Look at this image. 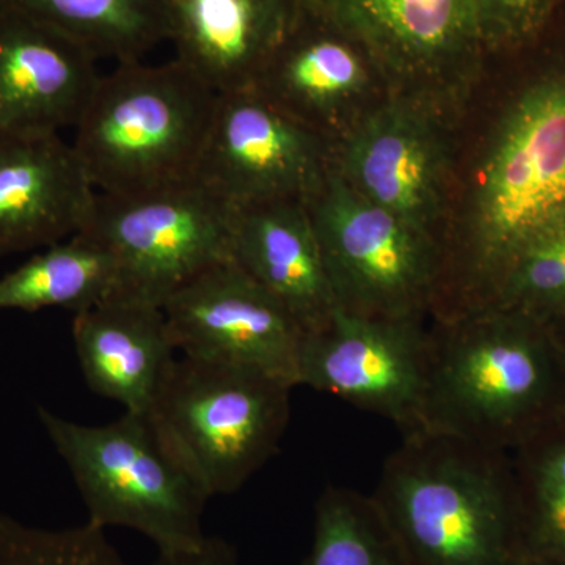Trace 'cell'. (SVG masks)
<instances>
[{"mask_svg":"<svg viewBox=\"0 0 565 565\" xmlns=\"http://www.w3.org/2000/svg\"><path fill=\"white\" fill-rule=\"evenodd\" d=\"M423 430L511 452L565 418V355L548 323L490 308L437 321Z\"/></svg>","mask_w":565,"mask_h":565,"instance_id":"6da1fadb","label":"cell"},{"mask_svg":"<svg viewBox=\"0 0 565 565\" xmlns=\"http://www.w3.org/2000/svg\"><path fill=\"white\" fill-rule=\"evenodd\" d=\"M563 223L565 82L555 81L523 96L486 161L467 233L440 259L437 321L490 308L515 256Z\"/></svg>","mask_w":565,"mask_h":565,"instance_id":"7a4b0ae2","label":"cell"},{"mask_svg":"<svg viewBox=\"0 0 565 565\" xmlns=\"http://www.w3.org/2000/svg\"><path fill=\"white\" fill-rule=\"evenodd\" d=\"M411 565H516L511 452L433 430L403 435L371 493Z\"/></svg>","mask_w":565,"mask_h":565,"instance_id":"3957f363","label":"cell"},{"mask_svg":"<svg viewBox=\"0 0 565 565\" xmlns=\"http://www.w3.org/2000/svg\"><path fill=\"white\" fill-rule=\"evenodd\" d=\"M217 102L218 93L177 58L118 63L99 77L73 148L99 193L132 195L192 180Z\"/></svg>","mask_w":565,"mask_h":565,"instance_id":"277c9868","label":"cell"},{"mask_svg":"<svg viewBox=\"0 0 565 565\" xmlns=\"http://www.w3.org/2000/svg\"><path fill=\"white\" fill-rule=\"evenodd\" d=\"M292 386L248 367L174 356L147 419L207 498L239 492L288 429Z\"/></svg>","mask_w":565,"mask_h":565,"instance_id":"5b68a950","label":"cell"},{"mask_svg":"<svg viewBox=\"0 0 565 565\" xmlns=\"http://www.w3.org/2000/svg\"><path fill=\"white\" fill-rule=\"evenodd\" d=\"M39 418L65 460L88 512V523L126 527L158 552L202 544L210 498L163 448L147 416L128 414L87 426L39 407Z\"/></svg>","mask_w":565,"mask_h":565,"instance_id":"8992f818","label":"cell"},{"mask_svg":"<svg viewBox=\"0 0 565 565\" xmlns=\"http://www.w3.org/2000/svg\"><path fill=\"white\" fill-rule=\"evenodd\" d=\"M338 308L377 319L433 313L440 243L353 191L333 169L307 203Z\"/></svg>","mask_w":565,"mask_h":565,"instance_id":"52a82bcc","label":"cell"},{"mask_svg":"<svg viewBox=\"0 0 565 565\" xmlns=\"http://www.w3.org/2000/svg\"><path fill=\"white\" fill-rule=\"evenodd\" d=\"M233 221L234 207L192 178L132 195L96 192L81 232L117 262L118 299L162 308L193 278L232 259Z\"/></svg>","mask_w":565,"mask_h":565,"instance_id":"ba28073f","label":"cell"},{"mask_svg":"<svg viewBox=\"0 0 565 565\" xmlns=\"http://www.w3.org/2000/svg\"><path fill=\"white\" fill-rule=\"evenodd\" d=\"M429 330L422 319H377L337 308L323 329L303 334L297 386L329 393L392 422L423 430Z\"/></svg>","mask_w":565,"mask_h":565,"instance_id":"9c48e42d","label":"cell"},{"mask_svg":"<svg viewBox=\"0 0 565 565\" xmlns=\"http://www.w3.org/2000/svg\"><path fill=\"white\" fill-rule=\"evenodd\" d=\"M329 170L321 134L256 88L218 93L195 178L234 210L308 203Z\"/></svg>","mask_w":565,"mask_h":565,"instance_id":"30bf717a","label":"cell"},{"mask_svg":"<svg viewBox=\"0 0 565 565\" xmlns=\"http://www.w3.org/2000/svg\"><path fill=\"white\" fill-rule=\"evenodd\" d=\"M177 351L297 386L303 332L233 259L200 274L162 307Z\"/></svg>","mask_w":565,"mask_h":565,"instance_id":"8fae6325","label":"cell"},{"mask_svg":"<svg viewBox=\"0 0 565 565\" xmlns=\"http://www.w3.org/2000/svg\"><path fill=\"white\" fill-rule=\"evenodd\" d=\"M90 52L0 6V137L76 128L102 74Z\"/></svg>","mask_w":565,"mask_h":565,"instance_id":"7c38bea8","label":"cell"},{"mask_svg":"<svg viewBox=\"0 0 565 565\" xmlns=\"http://www.w3.org/2000/svg\"><path fill=\"white\" fill-rule=\"evenodd\" d=\"M95 196L61 134L0 137V256L41 250L79 233Z\"/></svg>","mask_w":565,"mask_h":565,"instance_id":"4fadbf2b","label":"cell"},{"mask_svg":"<svg viewBox=\"0 0 565 565\" xmlns=\"http://www.w3.org/2000/svg\"><path fill=\"white\" fill-rule=\"evenodd\" d=\"M334 172L364 199L434 236L444 151L418 110L386 106L364 118L345 139Z\"/></svg>","mask_w":565,"mask_h":565,"instance_id":"5bb4252c","label":"cell"},{"mask_svg":"<svg viewBox=\"0 0 565 565\" xmlns=\"http://www.w3.org/2000/svg\"><path fill=\"white\" fill-rule=\"evenodd\" d=\"M177 61L217 93L252 87L289 35L292 0H159Z\"/></svg>","mask_w":565,"mask_h":565,"instance_id":"9a60e30c","label":"cell"},{"mask_svg":"<svg viewBox=\"0 0 565 565\" xmlns=\"http://www.w3.org/2000/svg\"><path fill=\"white\" fill-rule=\"evenodd\" d=\"M232 259L291 315L303 334L337 310L307 203L275 202L234 210Z\"/></svg>","mask_w":565,"mask_h":565,"instance_id":"2e32d148","label":"cell"},{"mask_svg":"<svg viewBox=\"0 0 565 565\" xmlns=\"http://www.w3.org/2000/svg\"><path fill=\"white\" fill-rule=\"evenodd\" d=\"M73 340L92 392L147 415L177 352L162 308L115 297L74 315Z\"/></svg>","mask_w":565,"mask_h":565,"instance_id":"e0dca14e","label":"cell"},{"mask_svg":"<svg viewBox=\"0 0 565 565\" xmlns=\"http://www.w3.org/2000/svg\"><path fill=\"white\" fill-rule=\"evenodd\" d=\"M388 63L403 70L437 68L478 33L481 0H330Z\"/></svg>","mask_w":565,"mask_h":565,"instance_id":"ac0fdd59","label":"cell"},{"mask_svg":"<svg viewBox=\"0 0 565 565\" xmlns=\"http://www.w3.org/2000/svg\"><path fill=\"white\" fill-rule=\"evenodd\" d=\"M117 262L85 233L47 245L0 278V311L63 308L74 315L118 296Z\"/></svg>","mask_w":565,"mask_h":565,"instance_id":"d6986e66","label":"cell"},{"mask_svg":"<svg viewBox=\"0 0 565 565\" xmlns=\"http://www.w3.org/2000/svg\"><path fill=\"white\" fill-rule=\"evenodd\" d=\"M90 52L96 61L139 62L167 41L159 0H0Z\"/></svg>","mask_w":565,"mask_h":565,"instance_id":"ffe728a7","label":"cell"},{"mask_svg":"<svg viewBox=\"0 0 565 565\" xmlns=\"http://www.w3.org/2000/svg\"><path fill=\"white\" fill-rule=\"evenodd\" d=\"M363 84L362 63L348 46L315 39L294 44L282 41L252 87L318 131L316 121L351 98Z\"/></svg>","mask_w":565,"mask_h":565,"instance_id":"44dd1931","label":"cell"},{"mask_svg":"<svg viewBox=\"0 0 565 565\" xmlns=\"http://www.w3.org/2000/svg\"><path fill=\"white\" fill-rule=\"evenodd\" d=\"M511 452L523 556L565 564V418Z\"/></svg>","mask_w":565,"mask_h":565,"instance_id":"7402d4cb","label":"cell"},{"mask_svg":"<svg viewBox=\"0 0 565 565\" xmlns=\"http://www.w3.org/2000/svg\"><path fill=\"white\" fill-rule=\"evenodd\" d=\"M302 565H411L371 494L329 486L316 501Z\"/></svg>","mask_w":565,"mask_h":565,"instance_id":"603a6c76","label":"cell"},{"mask_svg":"<svg viewBox=\"0 0 565 565\" xmlns=\"http://www.w3.org/2000/svg\"><path fill=\"white\" fill-rule=\"evenodd\" d=\"M490 308L545 323L565 316V223L535 237L515 256Z\"/></svg>","mask_w":565,"mask_h":565,"instance_id":"cb8c5ba5","label":"cell"},{"mask_svg":"<svg viewBox=\"0 0 565 565\" xmlns=\"http://www.w3.org/2000/svg\"><path fill=\"white\" fill-rule=\"evenodd\" d=\"M0 565H129L106 530L85 522L50 530L0 514Z\"/></svg>","mask_w":565,"mask_h":565,"instance_id":"d4e9b609","label":"cell"},{"mask_svg":"<svg viewBox=\"0 0 565 565\" xmlns=\"http://www.w3.org/2000/svg\"><path fill=\"white\" fill-rule=\"evenodd\" d=\"M154 565H241V561L225 539L206 535L202 544L193 548L158 552Z\"/></svg>","mask_w":565,"mask_h":565,"instance_id":"484cf974","label":"cell"},{"mask_svg":"<svg viewBox=\"0 0 565 565\" xmlns=\"http://www.w3.org/2000/svg\"><path fill=\"white\" fill-rule=\"evenodd\" d=\"M501 10L509 14H526L534 9L539 0H493Z\"/></svg>","mask_w":565,"mask_h":565,"instance_id":"4316f807","label":"cell"},{"mask_svg":"<svg viewBox=\"0 0 565 565\" xmlns=\"http://www.w3.org/2000/svg\"><path fill=\"white\" fill-rule=\"evenodd\" d=\"M550 329H552L553 334H555L557 344L561 345L565 355V316L559 319H555V321L548 322Z\"/></svg>","mask_w":565,"mask_h":565,"instance_id":"83f0119b","label":"cell"},{"mask_svg":"<svg viewBox=\"0 0 565 565\" xmlns=\"http://www.w3.org/2000/svg\"><path fill=\"white\" fill-rule=\"evenodd\" d=\"M516 565H565L557 561L545 559V557L522 556Z\"/></svg>","mask_w":565,"mask_h":565,"instance_id":"f1b7e54d","label":"cell"}]
</instances>
